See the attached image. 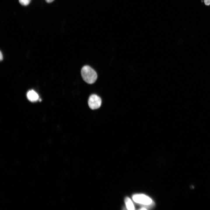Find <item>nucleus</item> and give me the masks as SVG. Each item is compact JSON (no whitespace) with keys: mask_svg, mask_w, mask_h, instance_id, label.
Returning <instances> with one entry per match:
<instances>
[{"mask_svg":"<svg viewBox=\"0 0 210 210\" xmlns=\"http://www.w3.org/2000/svg\"><path fill=\"white\" fill-rule=\"evenodd\" d=\"M88 103V106L91 109L93 110L97 109L100 107L102 100L100 97L97 95L92 94L89 97Z\"/></svg>","mask_w":210,"mask_h":210,"instance_id":"2","label":"nucleus"},{"mask_svg":"<svg viewBox=\"0 0 210 210\" xmlns=\"http://www.w3.org/2000/svg\"><path fill=\"white\" fill-rule=\"evenodd\" d=\"M81 74L83 80L90 84L94 83L97 78V76L96 72L88 65L82 67Z\"/></svg>","mask_w":210,"mask_h":210,"instance_id":"1","label":"nucleus"},{"mask_svg":"<svg viewBox=\"0 0 210 210\" xmlns=\"http://www.w3.org/2000/svg\"><path fill=\"white\" fill-rule=\"evenodd\" d=\"M3 59V55H2L1 53V52H0V59L1 60Z\"/></svg>","mask_w":210,"mask_h":210,"instance_id":"9","label":"nucleus"},{"mask_svg":"<svg viewBox=\"0 0 210 210\" xmlns=\"http://www.w3.org/2000/svg\"><path fill=\"white\" fill-rule=\"evenodd\" d=\"M140 210H146V209L144 208H141V209H139Z\"/></svg>","mask_w":210,"mask_h":210,"instance_id":"10","label":"nucleus"},{"mask_svg":"<svg viewBox=\"0 0 210 210\" xmlns=\"http://www.w3.org/2000/svg\"><path fill=\"white\" fill-rule=\"evenodd\" d=\"M127 208L128 210H134V204L130 199L128 197H126L125 200Z\"/></svg>","mask_w":210,"mask_h":210,"instance_id":"5","label":"nucleus"},{"mask_svg":"<svg viewBox=\"0 0 210 210\" xmlns=\"http://www.w3.org/2000/svg\"><path fill=\"white\" fill-rule=\"evenodd\" d=\"M132 199L136 202L146 205L150 204L152 202L150 197L142 194L134 195L132 196Z\"/></svg>","mask_w":210,"mask_h":210,"instance_id":"3","label":"nucleus"},{"mask_svg":"<svg viewBox=\"0 0 210 210\" xmlns=\"http://www.w3.org/2000/svg\"><path fill=\"white\" fill-rule=\"evenodd\" d=\"M205 4L207 6L210 5V0H204Z\"/></svg>","mask_w":210,"mask_h":210,"instance_id":"7","label":"nucleus"},{"mask_svg":"<svg viewBox=\"0 0 210 210\" xmlns=\"http://www.w3.org/2000/svg\"><path fill=\"white\" fill-rule=\"evenodd\" d=\"M31 0H19L21 4L24 6H26L30 3Z\"/></svg>","mask_w":210,"mask_h":210,"instance_id":"6","label":"nucleus"},{"mask_svg":"<svg viewBox=\"0 0 210 210\" xmlns=\"http://www.w3.org/2000/svg\"><path fill=\"white\" fill-rule=\"evenodd\" d=\"M27 95L29 100L32 102H36L39 98L38 94L33 90L29 91L27 92Z\"/></svg>","mask_w":210,"mask_h":210,"instance_id":"4","label":"nucleus"},{"mask_svg":"<svg viewBox=\"0 0 210 210\" xmlns=\"http://www.w3.org/2000/svg\"><path fill=\"white\" fill-rule=\"evenodd\" d=\"M47 2L50 3L52 2L54 0H45Z\"/></svg>","mask_w":210,"mask_h":210,"instance_id":"8","label":"nucleus"}]
</instances>
